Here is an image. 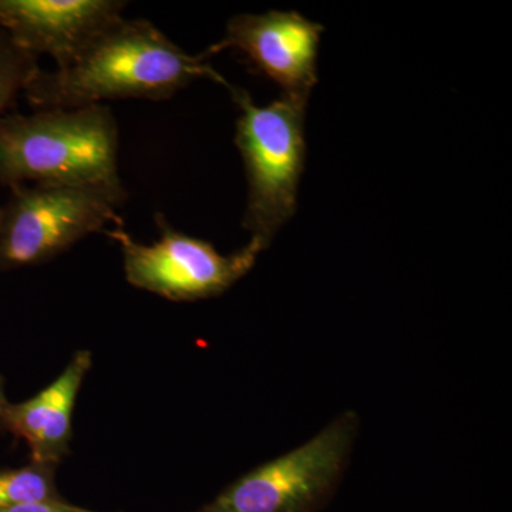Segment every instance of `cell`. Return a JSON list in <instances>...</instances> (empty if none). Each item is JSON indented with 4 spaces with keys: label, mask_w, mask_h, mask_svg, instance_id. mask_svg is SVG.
Listing matches in <instances>:
<instances>
[{
    "label": "cell",
    "mask_w": 512,
    "mask_h": 512,
    "mask_svg": "<svg viewBox=\"0 0 512 512\" xmlns=\"http://www.w3.org/2000/svg\"><path fill=\"white\" fill-rule=\"evenodd\" d=\"M55 466L30 461L18 468L0 470V511L46 501L63 500L57 490Z\"/></svg>",
    "instance_id": "cell-10"
},
{
    "label": "cell",
    "mask_w": 512,
    "mask_h": 512,
    "mask_svg": "<svg viewBox=\"0 0 512 512\" xmlns=\"http://www.w3.org/2000/svg\"><path fill=\"white\" fill-rule=\"evenodd\" d=\"M160 238L141 244L121 228L107 232L120 245L128 284L173 302L215 298L232 288L254 268L265 251L249 239L235 254L222 255L211 242L177 231L157 217Z\"/></svg>",
    "instance_id": "cell-6"
},
{
    "label": "cell",
    "mask_w": 512,
    "mask_h": 512,
    "mask_svg": "<svg viewBox=\"0 0 512 512\" xmlns=\"http://www.w3.org/2000/svg\"><path fill=\"white\" fill-rule=\"evenodd\" d=\"M9 400L6 397L5 392V380H3L2 375H0V416L5 412L6 406H8Z\"/></svg>",
    "instance_id": "cell-13"
},
{
    "label": "cell",
    "mask_w": 512,
    "mask_h": 512,
    "mask_svg": "<svg viewBox=\"0 0 512 512\" xmlns=\"http://www.w3.org/2000/svg\"><path fill=\"white\" fill-rule=\"evenodd\" d=\"M228 90L241 111L235 144L248 181L244 228L266 249L296 211L305 168L308 101L282 94L261 107L245 90L234 86Z\"/></svg>",
    "instance_id": "cell-3"
},
{
    "label": "cell",
    "mask_w": 512,
    "mask_h": 512,
    "mask_svg": "<svg viewBox=\"0 0 512 512\" xmlns=\"http://www.w3.org/2000/svg\"><path fill=\"white\" fill-rule=\"evenodd\" d=\"M87 185L127 194L119 128L104 104L0 116V185Z\"/></svg>",
    "instance_id": "cell-2"
},
{
    "label": "cell",
    "mask_w": 512,
    "mask_h": 512,
    "mask_svg": "<svg viewBox=\"0 0 512 512\" xmlns=\"http://www.w3.org/2000/svg\"><path fill=\"white\" fill-rule=\"evenodd\" d=\"M37 57L13 45L0 29V116L39 72Z\"/></svg>",
    "instance_id": "cell-11"
},
{
    "label": "cell",
    "mask_w": 512,
    "mask_h": 512,
    "mask_svg": "<svg viewBox=\"0 0 512 512\" xmlns=\"http://www.w3.org/2000/svg\"><path fill=\"white\" fill-rule=\"evenodd\" d=\"M0 512H99L87 510V508L77 507L67 503L66 500L46 501V503H37L29 505H20V507L10 508V510Z\"/></svg>",
    "instance_id": "cell-12"
},
{
    "label": "cell",
    "mask_w": 512,
    "mask_h": 512,
    "mask_svg": "<svg viewBox=\"0 0 512 512\" xmlns=\"http://www.w3.org/2000/svg\"><path fill=\"white\" fill-rule=\"evenodd\" d=\"M323 28L301 13L272 10L264 15H238L211 55L234 49L255 72L278 84L284 96L308 101L318 83V49Z\"/></svg>",
    "instance_id": "cell-7"
},
{
    "label": "cell",
    "mask_w": 512,
    "mask_h": 512,
    "mask_svg": "<svg viewBox=\"0 0 512 512\" xmlns=\"http://www.w3.org/2000/svg\"><path fill=\"white\" fill-rule=\"evenodd\" d=\"M127 197L87 185L10 187L0 207V271L45 264L109 222H120L117 208Z\"/></svg>",
    "instance_id": "cell-5"
},
{
    "label": "cell",
    "mask_w": 512,
    "mask_h": 512,
    "mask_svg": "<svg viewBox=\"0 0 512 512\" xmlns=\"http://www.w3.org/2000/svg\"><path fill=\"white\" fill-rule=\"evenodd\" d=\"M92 365V352L77 350L49 386L25 402L6 406L0 416V429L28 444L30 461L59 467L69 456L74 407Z\"/></svg>",
    "instance_id": "cell-9"
},
{
    "label": "cell",
    "mask_w": 512,
    "mask_h": 512,
    "mask_svg": "<svg viewBox=\"0 0 512 512\" xmlns=\"http://www.w3.org/2000/svg\"><path fill=\"white\" fill-rule=\"evenodd\" d=\"M211 56L188 55L148 20L121 18L66 66L40 69L23 96L40 110L77 109L104 100H167L200 79L228 89Z\"/></svg>",
    "instance_id": "cell-1"
},
{
    "label": "cell",
    "mask_w": 512,
    "mask_h": 512,
    "mask_svg": "<svg viewBox=\"0 0 512 512\" xmlns=\"http://www.w3.org/2000/svg\"><path fill=\"white\" fill-rule=\"evenodd\" d=\"M359 433V414L345 410L301 446L242 474L194 512H319L342 484Z\"/></svg>",
    "instance_id": "cell-4"
},
{
    "label": "cell",
    "mask_w": 512,
    "mask_h": 512,
    "mask_svg": "<svg viewBox=\"0 0 512 512\" xmlns=\"http://www.w3.org/2000/svg\"><path fill=\"white\" fill-rule=\"evenodd\" d=\"M124 8L119 0H0V29L23 52L64 67L123 18Z\"/></svg>",
    "instance_id": "cell-8"
}]
</instances>
